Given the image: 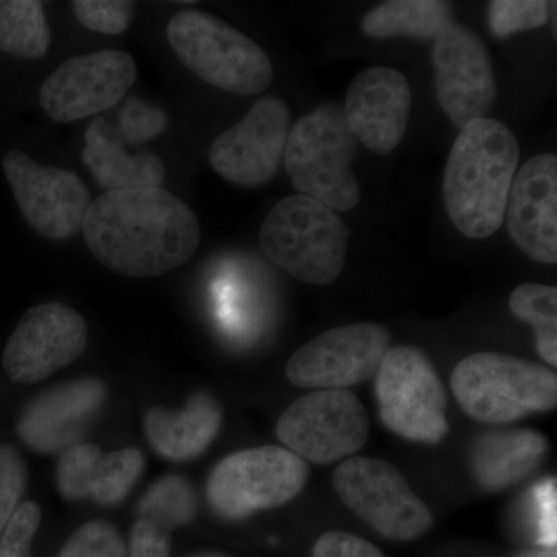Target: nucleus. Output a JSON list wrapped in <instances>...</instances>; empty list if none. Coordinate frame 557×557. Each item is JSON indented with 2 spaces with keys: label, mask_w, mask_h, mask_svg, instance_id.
<instances>
[{
  "label": "nucleus",
  "mask_w": 557,
  "mask_h": 557,
  "mask_svg": "<svg viewBox=\"0 0 557 557\" xmlns=\"http://www.w3.org/2000/svg\"><path fill=\"white\" fill-rule=\"evenodd\" d=\"M27 486V469L16 449L0 445V536L20 508Z\"/></svg>",
  "instance_id": "31"
},
{
  "label": "nucleus",
  "mask_w": 557,
  "mask_h": 557,
  "mask_svg": "<svg viewBox=\"0 0 557 557\" xmlns=\"http://www.w3.org/2000/svg\"><path fill=\"white\" fill-rule=\"evenodd\" d=\"M453 24V5L443 0H388L369 11L362 32L373 39H435Z\"/></svg>",
  "instance_id": "24"
},
{
  "label": "nucleus",
  "mask_w": 557,
  "mask_h": 557,
  "mask_svg": "<svg viewBox=\"0 0 557 557\" xmlns=\"http://www.w3.org/2000/svg\"><path fill=\"white\" fill-rule=\"evenodd\" d=\"M516 557H557L556 549L552 547L531 549V552L522 553V555Z\"/></svg>",
  "instance_id": "36"
},
{
  "label": "nucleus",
  "mask_w": 557,
  "mask_h": 557,
  "mask_svg": "<svg viewBox=\"0 0 557 557\" xmlns=\"http://www.w3.org/2000/svg\"><path fill=\"white\" fill-rule=\"evenodd\" d=\"M458 406L479 423L500 426L557 406V375L552 369L508 354L469 355L450 375Z\"/></svg>",
  "instance_id": "3"
},
{
  "label": "nucleus",
  "mask_w": 557,
  "mask_h": 557,
  "mask_svg": "<svg viewBox=\"0 0 557 557\" xmlns=\"http://www.w3.org/2000/svg\"><path fill=\"white\" fill-rule=\"evenodd\" d=\"M40 525V509L35 502H24L0 536V557H32L33 539Z\"/></svg>",
  "instance_id": "33"
},
{
  "label": "nucleus",
  "mask_w": 557,
  "mask_h": 557,
  "mask_svg": "<svg viewBox=\"0 0 557 557\" xmlns=\"http://www.w3.org/2000/svg\"><path fill=\"white\" fill-rule=\"evenodd\" d=\"M375 399L381 423L401 438L438 445L449 434L448 394L416 347L388 348L375 375Z\"/></svg>",
  "instance_id": "7"
},
{
  "label": "nucleus",
  "mask_w": 557,
  "mask_h": 557,
  "mask_svg": "<svg viewBox=\"0 0 557 557\" xmlns=\"http://www.w3.org/2000/svg\"><path fill=\"white\" fill-rule=\"evenodd\" d=\"M135 79L137 64L126 51L70 58L40 87V108L57 123L87 119L119 104Z\"/></svg>",
  "instance_id": "12"
},
{
  "label": "nucleus",
  "mask_w": 557,
  "mask_h": 557,
  "mask_svg": "<svg viewBox=\"0 0 557 557\" xmlns=\"http://www.w3.org/2000/svg\"><path fill=\"white\" fill-rule=\"evenodd\" d=\"M58 557H127L126 544L112 523L91 520L70 536Z\"/></svg>",
  "instance_id": "29"
},
{
  "label": "nucleus",
  "mask_w": 557,
  "mask_h": 557,
  "mask_svg": "<svg viewBox=\"0 0 557 557\" xmlns=\"http://www.w3.org/2000/svg\"><path fill=\"white\" fill-rule=\"evenodd\" d=\"M307 461L278 446L239 450L220 460L209 474L207 500L225 520H242L262 509L284 507L309 480Z\"/></svg>",
  "instance_id": "8"
},
{
  "label": "nucleus",
  "mask_w": 557,
  "mask_h": 557,
  "mask_svg": "<svg viewBox=\"0 0 557 557\" xmlns=\"http://www.w3.org/2000/svg\"><path fill=\"white\" fill-rule=\"evenodd\" d=\"M141 450L127 448L104 454L90 443H78L61 454L57 485L69 502L91 498L100 507L120 505L145 471Z\"/></svg>",
  "instance_id": "20"
},
{
  "label": "nucleus",
  "mask_w": 557,
  "mask_h": 557,
  "mask_svg": "<svg viewBox=\"0 0 557 557\" xmlns=\"http://www.w3.org/2000/svg\"><path fill=\"white\" fill-rule=\"evenodd\" d=\"M292 113L276 97L256 102L240 123L222 132L209 150V163L233 185L256 188L277 174L284 161Z\"/></svg>",
  "instance_id": "14"
},
{
  "label": "nucleus",
  "mask_w": 557,
  "mask_h": 557,
  "mask_svg": "<svg viewBox=\"0 0 557 557\" xmlns=\"http://www.w3.org/2000/svg\"><path fill=\"white\" fill-rule=\"evenodd\" d=\"M51 33L38 0H0V51L17 60H40Z\"/></svg>",
  "instance_id": "25"
},
{
  "label": "nucleus",
  "mask_w": 557,
  "mask_h": 557,
  "mask_svg": "<svg viewBox=\"0 0 557 557\" xmlns=\"http://www.w3.org/2000/svg\"><path fill=\"white\" fill-rule=\"evenodd\" d=\"M222 409L207 392L190 395L182 410L152 408L145 417V432L152 449L171 461L200 457L218 438Z\"/></svg>",
  "instance_id": "21"
},
{
  "label": "nucleus",
  "mask_w": 557,
  "mask_h": 557,
  "mask_svg": "<svg viewBox=\"0 0 557 557\" xmlns=\"http://www.w3.org/2000/svg\"><path fill=\"white\" fill-rule=\"evenodd\" d=\"M170 533L152 525L145 519H137L131 534L129 557H170Z\"/></svg>",
  "instance_id": "35"
},
{
  "label": "nucleus",
  "mask_w": 557,
  "mask_h": 557,
  "mask_svg": "<svg viewBox=\"0 0 557 557\" xmlns=\"http://www.w3.org/2000/svg\"><path fill=\"white\" fill-rule=\"evenodd\" d=\"M166 36L178 60L220 90L249 97L269 89L273 81L265 51L218 17L180 11L168 24Z\"/></svg>",
  "instance_id": "6"
},
{
  "label": "nucleus",
  "mask_w": 557,
  "mask_h": 557,
  "mask_svg": "<svg viewBox=\"0 0 557 557\" xmlns=\"http://www.w3.org/2000/svg\"><path fill=\"white\" fill-rule=\"evenodd\" d=\"M333 486L348 509L391 541H416L434 525L431 509L388 461L347 458L333 472Z\"/></svg>",
  "instance_id": "9"
},
{
  "label": "nucleus",
  "mask_w": 557,
  "mask_h": 557,
  "mask_svg": "<svg viewBox=\"0 0 557 557\" xmlns=\"http://www.w3.org/2000/svg\"><path fill=\"white\" fill-rule=\"evenodd\" d=\"M391 343L388 330L373 322L327 330L292 355L285 375L311 391H348L376 375Z\"/></svg>",
  "instance_id": "11"
},
{
  "label": "nucleus",
  "mask_w": 557,
  "mask_h": 557,
  "mask_svg": "<svg viewBox=\"0 0 557 557\" xmlns=\"http://www.w3.org/2000/svg\"><path fill=\"white\" fill-rule=\"evenodd\" d=\"M313 557H387L375 545L364 539L346 533L329 531L314 542Z\"/></svg>",
  "instance_id": "34"
},
{
  "label": "nucleus",
  "mask_w": 557,
  "mask_h": 557,
  "mask_svg": "<svg viewBox=\"0 0 557 557\" xmlns=\"http://www.w3.org/2000/svg\"><path fill=\"white\" fill-rule=\"evenodd\" d=\"M259 240L271 262L306 284H332L346 265V223L333 209L300 194L271 209Z\"/></svg>",
  "instance_id": "5"
},
{
  "label": "nucleus",
  "mask_w": 557,
  "mask_h": 557,
  "mask_svg": "<svg viewBox=\"0 0 557 557\" xmlns=\"http://www.w3.org/2000/svg\"><path fill=\"white\" fill-rule=\"evenodd\" d=\"M357 143L338 104L329 102L311 110L289 127L284 166L293 188L333 211L358 207Z\"/></svg>",
  "instance_id": "4"
},
{
  "label": "nucleus",
  "mask_w": 557,
  "mask_h": 557,
  "mask_svg": "<svg viewBox=\"0 0 557 557\" xmlns=\"http://www.w3.org/2000/svg\"><path fill=\"white\" fill-rule=\"evenodd\" d=\"M104 383L75 380L28 403L17 423L22 442L39 454H62L78 445L106 401Z\"/></svg>",
  "instance_id": "19"
},
{
  "label": "nucleus",
  "mask_w": 557,
  "mask_h": 557,
  "mask_svg": "<svg viewBox=\"0 0 557 557\" xmlns=\"http://www.w3.org/2000/svg\"><path fill=\"white\" fill-rule=\"evenodd\" d=\"M548 453V442L527 429L483 432L471 449V469L483 490L502 491L533 474Z\"/></svg>",
  "instance_id": "22"
},
{
  "label": "nucleus",
  "mask_w": 557,
  "mask_h": 557,
  "mask_svg": "<svg viewBox=\"0 0 557 557\" xmlns=\"http://www.w3.org/2000/svg\"><path fill=\"white\" fill-rule=\"evenodd\" d=\"M519 156L518 139L500 121L480 119L461 127L443 175V200L469 239L500 230Z\"/></svg>",
  "instance_id": "2"
},
{
  "label": "nucleus",
  "mask_w": 557,
  "mask_h": 557,
  "mask_svg": "<svg viewBox=\"0 0 557 557\" xmlns=\"http://www.w3.org/2000/svg\"><path fill=\"white\" fill-rule=\"evenodd\" d=\"M87 341L86 321L72 307L39 304L22 317L7 341L3 369L13 383H39L78 359Z\"/></svg>",
  "instance_id": "15"
},
{
  "label": "nucleus",
  "mask_w": 557,
  "mask_h": 557,
  "mask_svg": "<svg viewBox=\"0 0 557 557\" xmlns=\"http://www.w3.org/2000/svg\"><path fill=\"white\" fill-rule=\"evenodd\" d=\"M2 168L22 214L36 233L65 240L83 231L90 196L78 175L42 166L20 150L7 153Z\"/></svg>",
  "instance_id": "13"
},
{
  "label": "nucleus",
  "mask_w": 557,
  "mask_h": 557,
  "mask_svg": "<svg viewBox=\"0 0 557 557\" xmlns=\"http://www.w3.org/2000/svg\"><path fill=\"white\" fill-rule=\"evenodd\" d=\"M369 428L368 410L354 392L324 388L289 405L278 418L276 435L304 461L332 465L364 448Z\"/></svg>",
  "instance_id": "10"
},
{
  "label": "nucleus",
  "mask_w": 557,
  "mask_h": 557,
  "mask_svg": "<svg viewBox=\"0 0 557 557\" xmlns=\"http://www.w3.org/2000/svg\"><path fill=\"white\" fill-rule=\"evenodd\" d=\"M556 3L547 0H494L487 7V25L496 38H508L548 24Z\"/></svg>",
  "instance_id": "28"
},
{
  "label": "nucleus",
  "mask_w": 557,
  "mask_h": 557,
  "mask_svg": "<svg viewBox=\"0 0 557 557\" xmlns=\"http://www.w3.org/2000/svg\"><path fill=\"white\" fill-rule=\"evenodd\" d=\"M166 126V113L138 98H129L120 113V129L131 143H145L159 137Z\"/></svg>",
  "instance_id": "32"
},
{
  "label": "nucleus",
  "mask_w": 557,
  "mask_h": 557,
  "mask_svg": "<svg viewBox=\"0 0 557 557\" xmlns=\"http://www.w3.org/2000/svg\"><path fill=\"white\" fill-rule=\"evenodd\" d=\"M440 108L456 126L486 119L497 87L485 42L469 28L450 24L432 47Z\"/></svg>",
  "instance_id": "16"
},
{
  "label": "nucleus",
  "mask_w": 557,
  "mask_h": 557,
  "mask_svg": "<svg viewBox=\"0 0 557 557\" xmlns=\"http://www.w3.org/2000/svg\"><path fill=\"white\" fill-rule=\"evenodd\" d=\"M84 239L123 276L157 277L188 262L201 240L193 209L163 188L115 190L91 201Z\"/></svg>",
  "instance_id": "1"
},
{
  "label": "nucleus",
  "mask_w": 557,
  "mask_h": 557,
  "mask_svg": "<svg viewBox=\"0 0 557 557\" xmlns=\"http://www.w3.org/2000/svg\"><path fill=\"white\" fill-rule=\"evenodd\" d=\"M509 310L520 321L533 325L536 348L552 368L557 366V288L523 284L509 296Z\"/></svg>",
  "instance_id": "27"
},
{
  "label": "nucleus",
  "mask_w": 557,
  "mask_h": 557,
  "mask_svg": "<svg viewBox=\"0 0 557 557\" xmlns=\"http://www.w3.org/2000/svg\"><path fill=\"white\" fill-rule=\"evenodd\" d=\"M84 163L108 193L115 190L161 188L166 170L153 153L131 156L110 134L108 121L97 119L86 132Z\"/></svg>",
  "instance_id": "23"
},
{
  "label": "nucleus",
  "mask_w": 557,
  "mask_h": 557,
  "mask_svg": "<svg viewBox=\"0 0 557 557\" xmlns=\"http://www.w3.org/2000/svg\"><path fill=\"white\" fill-rule=\"evenodd\" d=\"M190 557H226L223 555H218V553H203V555H196Z\"/></svg>",
  "instance_id": "37"
},
{
  "label": "nucleus",
  "mask_w": 557,
  "mask_h": 557,
  "mask_svg": "<svg viewBox=\"0 0 557 557\" xmlns=\"http://www.w3.org/2000/svg\"><path fill=\"white\" fill-rule=\"evenodd\" d=\"M410 110L412 91L406 76L391 67H369L351 81L343 113L357 141L376 156H387L405 137Z\"/></svg>",
  "instance_id": "17"
},
{
  "label": "nucleus",
  "mask_w": 557,
  "mask_h": 557,
  "mask_svg": "<svg viewBox=\"0 0 557 557\" xmlns=\"http://www.w3.org/2000/svg\"><path fill=\"white\" fill-rule=\"evenodd\" d=\"M199 500L193 483L182 475H166L146 491L137 505L138 519L148 520L164 533L189 525L197 516Z\"/></svg>",
  "instance_id": "26"
},
{
  "label": "nucleus",
  "mask_w": 557,
  "mask_h": 557,
  "mask_svg": "<svg viewBox=\"0 0 557 557\" xmlns=\"http://www.w3.org/2000/svg\"><path fill=\"white\" fill-rule=\"evenodd\" d=\"M507 226L512 242L537 263L557 262V157L539 153L520 168L509 190Z\"/></svg>",
  "instance_id": "18"
},
{
  "label": "nucleus",
  "mask_w": 557,
  "mask_h": 557,
  "mask_svg": "<svg viewBox=\"0 0 557 557\" xmlns=\"http://www.w3.org/2000/svg\"><path fill=\"white\" fill-rule=\"evenodd\" d=\"M72 7L84 27L104 35L126 32L134 14V3L126 0H75Z\"/></svg>",
  "instance_id": "30"
}]
</instances>
